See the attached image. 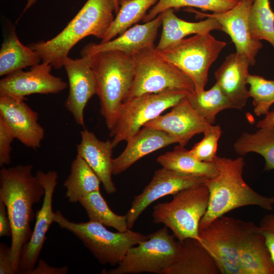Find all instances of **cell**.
I'll list each match as a JSON object with an SVG mask.
<instances>
[{"label":"cell","mask_w":274,"mask_h":274,"mask_svg":"<svg viewBox=\"0 0 274 274\" xmlns=\"http://www.w3.org/2000/svg\"><path fill=\"white\" fill-rule=\"evenodd\" d=\"M28 1V0H27Z\"/></svg>","instance_id":"45"},{"label":"cell","mask_w":274,"mask_h":274,"mask_svg":"<svg viewBox=\"0 0 274 274\" xmlns=\"http://www.w3.org/2000/svg\"><path fill=\"white\" fill-rule=\"evenodd\" d=\"M179 242L177 257L161 274H220L214 258L199 242L191 238Z\"/></svg>","instance_id":"23"},{"label":"cell","mask_w":274,"mask_h":274,"mask_svg":"<svg viewBox=\"0 0 274 274\" xmlns=\"http://www.w3.org/2000/svg\"><path fill=\"white\" fill-rule=\"evenodd\" d=\"M222 133L219 125H213L203 133L201 141L189 150L190 153L200 161L212 162L216 157L218 142Z\"/></svg>","instance_id":"36"},{"label":"cell","mask_w":274,"mask_h":274,"mask_svg":"<svg viewBox=\"0 0 274 274\" xmlns=\"http://www.w3.org/2000/svg\"><path fill=\"white\" fill-rule=\"evenodd\" d=\"M187 94L179 91L148 93L124 101L110 130L114 148L122 141L127 142L148 122L174 107Z\"/></svg>","instance_id":"11"},{"label":"cell","mask_w":274,"mask_h":274,"mask_svg":"<svg viewBox=\"0 0 274 274\" xmlns=\"http://www.w3.org/2000/svg\"><path fill=\"white\" fill-rule=\"evenodd\" d=\"M249 26L253 39L265 40L274 48V12L269 0H254L250 12Z\"/></svg>","instance_id":"33"},{"label":"cell","mask_w":274,"mask_h":274,"mask_svg":"<svg viewBox=\"0 0 274 274\" xmlns=\"http://www.w3.org/2000/svg\"><path fill=\"white\" fill-rule=\"evenodd\" d=\"M31 164L18 165L0 171V201L6 206L11 226L10 247L13 267L19 273L21 253L29 241L33 219V204L44 197L45 189L32 174Z\"/></svg>","instance_id":"1"},{"label":"cell","mask_w":274,"mask_h":274,"mask_svg":"<svg viewBox=\"0 0 274 274\" xmlns=\"http://www.w3.org/2000/svg\"><path fill=\"white\" fill-rule=\"evenodd\" d=\"M36 176L45 189L43 202L36 215V222L31 236L24 246L21 255L19 273L29 274L35 268L47 239L46 233L54 222L55 212L52 209L53 196L58 174L54 170L45 173L38 170Z\"/></svg>","instance_id":"14"},{"label":"cell","mask_w":274,"mask_h":274,"mask_svg":"<svg viewBox=\"0 0 274 274\" xmlns=\"http://www.w3.org/2000/svg\"><path fill=\"white\" fill-rule=\"evenodd\" d=\"M157 161L162 167L183 174L201 176L208 179L217 175L218 169L214 162L199 160L185 146L178 145L172 151L159 155Z\"/></svg>","instance_id":"26"},{"label":"cell","mask_w":274,"mask_h":274,"mask_svg":"<svg viewBox=\"0 0 274 274\" xmlns=\"http://www.w3.org/2000/svg\"><path fill=\"white\" fill-rule=\"evenodd\" d=\"M186 97L173 107L169 112L160 115L144 126L166 132L176 139L179 145L182 146H185L195 135L203 133L213 125L196 113L190 105Z\"/></svg>","instance_id":"18"},{"label":"cell","mask_w":274,"mask_h":274,"mask_svg":"<svg viewBox=\"0 0 274 274\" xmlns=\"http://www.w3.org/2000/svg\"><path fill=\"white\" fill-rule=\"evenodd\" d=\"M273 126H274V111L268 112L265 114V117L256 124V127L258 128Z\"/></svg>","instance_id":"42"},{"label":"cell","mask_w":274,"mask_h":274,"mask_svg":"<svg viewBox=\"0 0 274 274\" xmlns=\"http://www.w3.org/2000/svg\"><path fill=\"white\" fill-rule=\"evenodd\" d=\"M226 45L207 32L185 38L157 52L163 59L186 75L193 82L195 92L199 93L204 90L210 67Z\"/></svg>","instance_id":"8"},{"label":"cell","mask_w":274,"mask_h":274,"mask_svg":"<svg viewBox=\"0 0 274 274\" xmlns=\"http://www.w3.org/2000/svg\"><path fill=\"white\" fill-rule=\"evenodd\" d=\"M81 141L77 145V154L82 157L97 175L108 194L117 191L112 180L114 148L112 141L99 140L94 133L86 129L81 131Z\"/></svg>","instance_id":"21"},{"label":"cell","mask_w":274,"mask_h":274,"mask_svg":"<svg viewBox=\"0 0 274 274\" xmlns=\"http://www.w3.org/2000/svg\"><path fill=\"white\" fill-rule=\"evenodd\" d=\"M250 65L245 56L235 52L228 55L215 73L216 83L233 109L242 110L250 97L246 86Z\"/></svg>","instance_id":"20"},{"label":"cell","mask_w":274,"mask_h":274,"mask_svg":"<svg viewBox=\"0 0 274 274\" xmlns=\"http://www.w3.org/2000/svg\"><path fill=\"white\" fill-rule=\"evenodd\" d=\"M101 181L93 170L80 155H77L71 165L69 175L63 183L66 197L71 203L88 194L99 190Z\"/></svg>","instance_id":"28"},{"label":"cell","mask_w":274,"mask_h":274,"mask_svg":"<svg viewBox=\"0 0 274 274\" xmlns=\"http://www.w3.org/2000/svg\"><path fill=\"white\" fill-rule=\"evenodd\" d=\"M113 0H87L66 27L54 38L28 45L44 62L59 69L72 48L89 36L102 39L114 18Z\"/></svg>","instance_id":"3"},{"label":"cell","mask_w":274,"mask_h":274,"mask_svg":"<svg viewBox=\"0 0 274 274\" xmlns=\"http://www.w3.org/2000/svg\"><path fill=\"white\" fill-rule=\"evenodd\" d=\"M159 0H119V8L100 43L109 41L143 19Z\"/></svg>","instance_id":"30"},{"label":"cell","mask_w":274,"mask_h":274,"mask_svg":"<svg viewBox=\"0 0 274 274\" xmlns=\"http://www.w3.org/2000/svg\"><path fill=\"white\" fill-rule=\"evenodd\" d=\"M239 260L244 274H274V262L258 226L251 222Z\"/></svg>","instance_id":"25"},{"label":"cell","mask_w":274,"mask_h":274,"mask_svg":"<svg viewBox=\"0 0 274 274\" xmlns=\"http://www.w3.org/2000/svg\"><path fill=\"white\" fill-rule=\"evenodd\" d=\"M14 138L8 126L0 118V166L9 165L11 161V144Z\"/></svg>","instance_id":"37"},{"label":"cell","mask_w":274,"mask_h":274,"mask_svg":"<svg viewBox=\"0 0 274 274\" xmlns=\"http://www.w3.org/2000/svg\"><path fill=\"white\" fill-rule=\"evenodd\" d=\"M41 58L30 47L24 46L15 29L4 41L0 50V76H7L40 63Z\"/></svg>","instance_id":"27"},{"label":"cell","mask_w":274,"mask_h":274,"mask_svg":"<svg viewBox=\"0 0 274 274\" xmlns=\"http://www.w3.org/2000/svg\"><path fill=\"white\" fill-rule=\"evenodd\" d=\"M0 118L9 127L14 139L24 146L37 149L44 139V128L38 122V114L25 100L0 96Z\"/></svg>","instance_id":"16"},{"label":"cell","mask_w":274,"mask_h":274,"mask_svg":"<svg viewBox=\"0 0 274 274\" xmlns=\"http://www.w3.org/2000/svg\"><path fill=\"white\" fill-rule=\"evenodd\" d=\"M147 235V238L131 247L116 268L107 274H161L174 261L180 250V242L164 227Z\"/></svg>","instance_id":"10"},{"label":"cell","mask_w":274,"mask_h":274,"mask_svg":"<svg viewBox=\"0 0 274 274\" xmlns=\"http://www.w3.org/2000/svg\"><path fill=\"white\" fill-rule=\"evenodd\" d=\"M258 229L265 238L274 262V214H268L264 216L259 223Z\"/></svg>","instance_id":"38"},{"label":"cell","mask_w":274,"mask_h":274,"mask_svg":"<svg viewBox=\"0 0 274 274\" xmlns=\"http://www.w3.org/2000/svg\"><path fill=\"white\" fill-rule=\"evenodd\" d=\"M254 0H239L231 9L220 13H204L192 9H187L200 18L212 17L220 24L222 31L228 34L234 43L236 52L245 56L250 65L256 63V57L262 47L261 41L253 39L249 26V15Z\"/></svg>","instance_id":"15"},{"label":"cell","mask_w":274,"mask_h":274,"mask_svg":"<svg viewBox=\"0 0 274 274\" xmlns=\"http://www.w3.org/2000/svg\"><path fill=\"white\" fill-rule=\"evenodd\" d=\"M214 162L218 173L205 184L209 190V202L199 230L235 209L248 206H256L267 211L273 209L274 197L259 194L244 181L243 157L233 159L216 156Z\"/></svg>","instance_id":"2"},{"label":"cell","mask_w":274,"mask_h":274,"mask_svg":"<svg viewBox=\"0 0 274 274\" xmlns=\"http://www.w3.org/2000/svg\"><path fill=\"white\" fill-rule=\"evenodd\" d=\"M209 198L205 185L182 190L174 194L171 201L154 206L153 221L164 224L179 241L191 238L201 243L199 226L208 210Z\"/></svg>","instance_id":"6"},{"label":"cell","mask_w":274,"mask_h":274,"mask_svg":"<svg viewBox=\"0 0 274 274\" xmlns=\"http://www.w3.org/2000/svg\"><path fill=\"white\" fill-rule=\"evenodd\" d=\"M16 273L12 265L10 248L4 243L0 244V274Z\"/></svg>","instance_id":"39"},{"label":"cell","mask_w":274,"mask_h":274,"mask_svg":"<svg viewBox=\"0 0 274 274\" xmlns=\"http://www.w3.org/2000/svg\"><path fill=\"white\" fill-rule=\"evenodd\" d=\"M135 73L131 87L124 101L148 93L195 91L192 80L175 66L163 59L156 48L141 51L133 56Z\"/></svg>","instance_id":"7"},{"label":"cell","mask_w":274,"mask_h":274,"mask_svg":"<svg viewBox=\"0 0 274 274\" xmlns=\"http://www.w3.org/2000/svg\"><path fill=\"white\" fill-rule=\"evenodd\" d=\"M162 30L156 49L160 51L170 48L190 35L210 32L214 30H222L219 22L212 17H207L199 22H189L177 17L174 9H167L160 13Z\"/></svg>","instance_id":"24"},{"label":"cell","mask_w":274,"mask_h":274,"mask_svg":"<svg viewBox=\"0 0 274 274\" xmlns=\"http://www.w3.org/2000/svg\"><path fill=\"white\" fill-rule=\"evenodd\" d=\"M52 66L43 61L28 71L19 70L7 75L0 81V96L25 100L32 94H54L67 87V84L51 73Z\"/></svg>","instance_id":"13"},{"label":"cell","mask_w":274,"mask_h":274,"mask_svg":"<svg viewBox=\"0 0 274 274\" xmlns=\"http://www.w3.org/2000/svg\"><path fill=\"white\" fill-rule=\"evenodd\" d=\"M191 107L209 124L213 125L216 115L223 110L233 109L229 100L216 83L209 90L187 95Z\"/></svg>","instance_id":"31"},{"label":"cell","mask_w":274,"mask_h":274,"mask_svg":"<svg viewBox=\"0 0 274 274\" xmlns=\"http://www.w3.org/2000/svg\"><path fill=\"white\" fill-rule=\"evenodd\" d=\"M208 178L183 174L162 167L155 171L150 183L135 195L126 213L128 228L131 229L139 217L152 203L168 195L205 185Z\"/></svg>","instance_id":"12"},{"label":"cell","mask_w":274,"mask_h":274,"mask_svg":"<svg viewBox=\"0 0 274 274\" xmlns=\"http://www.w3.org/2000/svg\"><path fill=\"white\" fill-rule=\"evenodd\" d=\"M123 151L113 159V174L119 175L130 167L140 159L177 140L166 132L148 126H144L127 142Z\"/></svg>","instance_id":"22"},{"label":"cell","mask_w":274,"mask_h":274,"mask_svg":"<svg viewBox=\"0 0 274 274\" xmlns=\"http://www.w3.org/2000/svg\"><path fill=\"white\" fill-rule=\"evenodd\" d=\"M233 148L239 155L250 152L261 155L265 161L264 170L274 169V126L260 128L253 133H242Z\"/></svg>","instance_id":"29"},{"label":"cell","mask_w":274,"mask_h":274,"mask_svg":"<svg viewBox=\"0 0 274 274\" xmlns=\"http://www.w3.org/2000/svg\"><path fill=\"white\" fill-rule=\"evenodd\" d=\"M68 78L69 93L65 107L79 125L84 126V113L89 100L96 94L93 72L87 57L73 59L68 56L63 66Z\"/></svg>","instance_id":"17"},{"label":"cell","mask_w":274,"mask_h":274,"mask_svg":"<svg viewBox=\"0 0 274 274\" xmlns=\"http://www.w3.org/2000/svg\"><path fill=\"white\" fill-rule=\"evenodd\" d=\"M239 0H159L146 15L143 22L151 21L169 9L194 7L205 11L220 13L228 11L237 4Z\"/></svg>","instance_id":"34"},{"label":"cell","mask_w":274,"mask_h":274,"mask_svg":"<svg viewBox=\"0 0 274 274\" xmlns=\"http://www.w3.org/2000/svg\"><path fill=\"white\" fill-rule=\"evenodd\" d=\"M113 1L116 6V13H117L119 8V0H113Z\"/></svg>","instance_id":"44"},{"label":"cell","mask_w":274,"mask_h":274,"mask_svg":"<svg viewBox=\"0 0 274 274\" xmlns=\"http://www.w3.org/2000/svg\"><path fill=\"white\" fill-rule=\"evenodd\" d=\"M84 56L89 59L95 78L100 113L110 130L134 80L133 56L112 50Z\"/></svg>","instance_id":"4"},{"label":"cell","mask_w":274,"mask_h":274,"mask_svg":"<svg viewBox=\"0 0 274 274\" xmlns=\"http://www.w3.org/2000/svg\"><path fill=\"white\" fill-rule=\"evenodd\" d=\"M250 222L224 215L199 230L200 244L214 258L220 274H244L239 256Z\"/></svg>","instance_id":"9"},{"label":"cell","mask_w":274,"mask_h":274,"mask_svg":"<svg viewBox=\"0 0 274 274\" xmlns=\"http://www.w3.org/2000/svg\"><path fill=\"white\" fill-rule=\"evenodd\" d=\"M37 266L29 272V274H65L68 272L66 266L54 267L49 265L44 260L38 261Z\"/></svg>","instance_id":"40"},{"label":"cell","mask_w":274,"mask_h":274,"mask_svg":"<svg viewBox=\"0 0 274 274\" xmlns=\"http://www.w3.org/2000/svg\"><path fill=\"white\" fill-rule=\"evenodd\" d=\"M37 0H28L26 6L24 9V11H26L36 2Z\"/></svg>","instance_id":"43"},{"label":"cell","mask_w":274,"mask_h":274,"mask_svg":"<svg viewBox=\"0 0 274 274\" xmlns=\"http://www.w3.org/2000/svg\"><path fill=\"white\" fill-rule=\"evenodd\" d=\"M161 24L160 14L150 21L129 28L115 39L105 43L88 44L82 49L81 56L111 50L133 56L141 51L154 48V42Z\"/></svg>","instance_id":"19"},{"label":"cell","mask_w":274,"mask_h":274,"mask_svg":"<svg viewBox=\"0 0 274 274\" xmlns=\"http://www.w3.org/2000/svg\"><path fill=\"white\" fill-rule=\"evenodd\" d=\"M54 222L76 236L103 265H117L131 247L147 238V235L131 229L114 232L105 225L91 220L71 221L59 211L55 212Z\"/></svg>","instance_id":"5"},{"label":"cell","mask_w":274,"mask_h":274,"mask_svg":"<svg viewBox=\"0 0 274 274\" xmlns=\"http://www.w3.org/2000/svg\"><path fill=\"white\" fill-rule=\"evenodd\" d=\"M247 84L250 97L253 98L254 113L257 116L266 114L274 104V80L249 74Z\"/></svg>","instance_id":"35"},{"label":"cell","mask_w":274,"mask_h":274,"mask_svg":"<svg viewBox=\"0 0 274 274\" xmlns=\"http://www.w3.org/2000/svg\"><path fill=\"white\" fill-rule=\"evenodd\" d=\"M11 223L6 206L0 201V236H11Z\"/></svg>","instance_id":"41"},{"label":"cell","mask_w":274,"mask_h":274,"mask_svg":"<svg viewBox=\"0 0 274 274\" xmlns=\"http://www.w3.org/2000/svg\"><path fill=\"white\" fill-rule=\"evenodd\" d=\"M79 202L85 209L89 220L113 227L118 231L124 232L129 229L126 215H119L114 213L100 190L93 191L82 197Z\"/></svg>","instance_id":"32"}]
</instances>
